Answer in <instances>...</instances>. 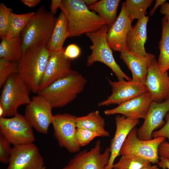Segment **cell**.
Masks as SVG:
<instances>
[{
	"instance_id": "cell-1",
	"label": "cell",
	"mask_w": 169,
	"mask_h": 169,
	"mask_svg": "<svg viewBox=\"0 0 169 169\" xmlns=\"http://www.w3.org/2000/svg\"><path fill=\"white\" fill-rule=\"evenodd\" d=\"M60 9L68 21L69 37L96 31L106 25L103 19L91 11L83 0H63Z\"/></svg>"
},
{
	"instance_id": "cell-2",
	"label": "cell",
	"mask_w": 169,
	"mask_h": 169,
	"mask_svg": "<svg viewBox=\"0 0 169 169\" xmlns=\"http://www.w3.org/2000/svg\"><path fill=\"white\" fill-rule=\"evenodd\" d=\"M87 82L82 74L73 70L69 75L55 81L37 94L47 100L53 108H60L74 100L83 91Z\"/></svg>"
},
{
	"instance_id": "cell-3",
	"label": "cell",
	"mask_w": 169,
	"mask_h": 169,
	"mask_svg": "<svg viewBox=\"0 0 169 169\" xmlns=\"http://www.w3.org/2000/svg\"><path fill=\"white\" fill-rule=\"evenodd\" d=\"M50 53L46 45L33 46L23 53L18 62V74L34 93L38 91Z\"/></svg>"
},
{
	"instance_id": "cell-4",
	"label": "cell",
	"mask_w": 169,
	"mask_h": 169,
	"mask_svg": "<svg viewBox=\"0 0 169 169\" xmlns=\"http://www.w3.org/2000/svg\"><path fill=\"white\" fill-rule=\"evenodd\" d=\"M57 18L44 8H39L31 18L23 31V54L29 48L47 45L52 34Z\"/></svg>"
},
{
	"instance_id": "cell-5",
	"label": "cell",
	"mask_w": 169,
	"mask_h": 169,
	"mask_svg": "<svg viewBox=\"0 0 169 169\" xmlns=\"http://www.w3.org/2000/svg\"><path fill=\"white\" fill-rule=\"evenodd\" d=\"M109 28L106 25L96 31L85 34L92 43L90 46L92 52L87 58V65L90 66L96 62H100L112 70L118 80L131 81V79L123 72L116 62L112 50L107 43L106 34Z\"/></svg>"
},
{
	"instance_id": "cell-6",
	"label": "cell",
	"mask_w": 169,
	"mask_h": 169,
	"mask_svg": "<svg viewBox=\"0 0 169 169\" xmlns=\"http://www.w3.org/2000/svg\"><path fill=\"white\" fill-rule=\"evenodd\" d=\"M0 97V106L3 110L2 117L13 116L18 113V107L30 101V89L20 75L13 74L3 86Z\"/></svg>"
},
{
	"instance_id": "cell-7",
	"label": "cell",
	"mask_w": 169,
	"mask_h": 169,
	"mask_svg": "<svg viewBox=\"0 0 169 169\" xmlns=\"http://www.w3.org/2000/svg\"><path fill=\"white\" fill-rule=\"evenodd\" d=\"M33 128L24 115L18 113L11 118L0 117V134L13 146L33 143Z\"/></svg>"
},
{
	"instance_id": "cell-8",
	"label": "cell",
	"mask_w": 169,
	"mask_h": 169,
	"mask_svg": "<svg viewBox=\"0 0 169 169\" xmlns=\"http://www.w3.org/2000/svg\"><path fill=\"white\" fill-rule=\"evenodd\" d=\"M166 138L163 137L154 138L149 140L139 139L137 129H133L126 139L120 151L123 155H135L146 160L153 164H158L160 156L158 148L161 144Z\"/></svg>"
},
{
	"instance_id": "cell-9",
	"label": "cell",
	"mask_w": 169,
	"mask_h": 169,
	"mask_svg": "<svg viewBox=\"0 0 169 169\" xmlns=\"http://www.w3.org/2000/svg\"><path fill=\"white\" fill-rule=\"evenodd\" d=\"M76 118L69 114H57L54 115L52 124L59 145L70 153L79 151L81 147L76 137Z\"/></svg>"
},
{
	"instance_id": "cell-10",
	"label": "cell",
	"mask_w": 169,
	"mask_h": 169,
	"mask_svg": "<svg viewBox=\"0 0 169 169\" xmlns=\"http://www.w3.org/2000/svg\"><path fill=\"white\" fill-rule=\"evenodd\" d=\"M53 108L47 100L38 95L26 105L24 116L36 131L46 134L53 120Z\"/></svg>"
},
{
	"instance_id": "cell-11",
	"label": "cell",
	"mask_w": 169,
	"mask_h": 169,
	"mask_svg": "<svg viewBox=\"0 0 169 169\" xmlns=\"http://www.w3.org/2000/svg\"><path fill=\"white\" fill-rule=\"evenodd\" d=\"M44 160L38 147L33 143L12 147L6 169H41Z\"/></svg>"
},
{
	"instance_id": "cell-12",
	"label": "cell",
	"mask_w": 169,
	"mask_h": 169,
	"mask_svg": "<svg viewBox=\"0 0 169 169\" xmlns=\"http://www.w3.org/2000/svg\"><path fill=\"white\" fill-rule=\"evenodd\" d=\"M100 141L89 151L84 150L79 153L70 160L61 169H105L110 155L109 148L101 152Z\"/></svg>"
},
{
	"instance_id": "cell-13",
	"label": "cell",
	"mask_w": 169,
	"mask_h": 169,
	"mask_svg": "<svg viewBox=\"0 0 169 169\" xmlns=\"http://www.w3.org/2000/svg\"><path fill=\"white\" fill-rule=\"evenodd\" d=\"M112 89L111 95L98 104L99 107L111 105H119L148 92L142 83L125 80L112 81L108 79Z\"/></svg>"
},
{
	"instance_id": "cell-14",
	"label": "cell",
	"mask_w": 169,
	"mask_h": 169,
	"mask_svg": "<svg viewBox=\"0 0 169 169\" xmlns=\"http://www.w3.org/2000/svg\"><path fill=\"white\" fill-rule=\"evenodd\" d=\"M169 112V97L161 102L152 101L142 125L137 129L138 138L142 140L152 139L153 132L162 127L166 114Z\"/></svg>"
},
{
	"instance_id": "cell-15",
	"label": "cell",
	"mask_w": 169,
	"mask_h": 169,
	"mask_svg": "<svg viewBox=\"0 0 169 169\" xmlns=\"http://www.w3.org/2000/svg\"><path fill=\"white\" fill-rule=\"evenodd\" d=\"M152 101L161 102L169 97V76L163 72L155 58L150 66L144 84Z\"/></svg>"
},
{
	"instance_id": "cell-16",
	"label": "cell",
	"mask_w": 169,
	"mask_h": 169,
	"mask_svg": "<svg viewBox=\"0 0 169 169\" xmlns=\"http://www.w3.org/2000/svg\"><path fill=\"white\" fill-rule=\"evenodd\" d=\"M64 50L50 53L38 91L73 71L71 68V60L65 57Z\"/></svg>"
},
{
	"instance_id": "cell-17",
	"label": "cell",
	"mask_w": 169,
	"mask_h": 169,
	"mask_svg": "<svg viewBox=\"0 0 169 169\" xmlns=\"http://www.w3.org/2000/svg\"><path fill=\"white\" fill-rule=\"evenodd\" d=\"M132 22L123 2L119 16L114 24L109 27L106 34L107 43L112 50L120 52L124 49H128L127 38L132 26Z\"/></svg>"
},
{
	"instance_id": "cell-18",
	"label": "cell",
	"mask_w": 169,
	"mask_h": 169,
	"mask_svg": "<svg viewBox=\"0 0 169 169\" xmlns=\"http://www.w3.org/2000/svg\"><path fill=\"white\" fill-rule=\"evenodd\" d=\"M147 92L142 95L123 103L114 108L106 110V115L120 114L133 119H145L152 101Z\"/></svg>"
},
{
	"instance_id": "cell-19",
	"label": "cell",
	"mask_w": 169,
	"mask_h": 169,
	"mask_svg": "<svg viewBox=\"0 0 169 169\" xmlns=\"http://www.w3.org/2000/svg\"><path fill=\"white\" fill-rule=\"evenodd\" d=\"M139 123V120L118 115L115 118L116 130L109 148L110 155L105 169H113L116 158L120 155L122 147L130 131Z\"/></svg>"
},
{
	"instance_id": "cell-20",
	"label": "cell",
	"mask_w": 169,
	"mask_h": 169,
	"mask_svg": "<svg viewBox=\"0 0 169 169\" xmlns=\"http://www.w3.org/2000/svg\"><path fill=\"white\" fill-rule=\"evenodd\" d=\"M120 56L131 73V81L144 84L149 68L155 55L149 53L147 56L142 57L124 49L120 52Z\"/></svg>"
},
{
	"instance_id": "cell-21",
	"label": "cell",
	"mask_w": 169,
	"mask_h": 169,
	"mask_svg": "<svg viewBox=\"0 0 169 169\" xmlns=\"http://www.w3.org/2000/svg\"><path fill=\"white\" fill-rule=\"evenodd\" d=\"M149 17L145 16L138 20L132 26L127 38L128 50L140 56L146 57L149 53L146 52L145 44L147 39V26Z\"/></svg>"
},
{
	"instance_id": "cell-22",
	"label": "cell",
	"mask_w": 169,
	"mask_h": 169,
	"mask_svg": "<svg viewBox=\"0 0 169 169\" xmlns=\"http://www.w3.org/2000/svg\"><path fill=\"white\" fill-rule=\"evenodd\" d=\"M68 37L69 36L67 18L65 14L61 11L57 18L52 34L46 45L49 52L63 50V44Z\"/></svg>"
},
{
	"instance_id": "cell-23",
	"label": "cell",
	"mask_w": 169,
	"mask_h": 169,
	"mask_svg": "<svg viewBox=\"0 0 169 169\" xmlns=\"http://www.w3.org/2000/svg\"><path fill=\"white\" fill-rule=\"evenodd\" d=\"M76 123L77 128L95 131L100 136H110L109 132L105 129V120L98 110L91 112L85 116L77 117Z\"/></svg>"
},
{
	"instance_id": "cell-24",
	"label": "cell",
	"mask_w": 169,
	"mask_h": 169,
	"mask_svg": "<svg viewBox=\"0 0 169 169\" xmlns=\"http://www.w3.org/2000/svg\"><path fill=\"white\" fill-rule=\"evenodd\" d=\"M120 2V0H101L88 7L90 10L97 12L110 27L117 18V10Z\"/></svg>"
},
{
	"instance_id": "cell-25",
	"label": "cell",
	"mask_w": 169,
	"mask_h": 169,
	"mask_svg": "<svg viewBox=\"0 0 169 169\" xmlns=\"http://www.w3.org/2000/svg\"><path fill=\"white\" fill-rule=\"evenodd\" d=\"M22 54V40L19 35L2 39L0 44V59L18 62Z\"/></svg>"
},
{
	"instance_id": "cell-26",
	"label": "cell",
	"mask_w": 169,
	"mask_h": 169,
	"mask_svg": "<svg viewBox=\"0 0 169 169\" xmlns=\"http://www.w3.org/2000/svg\"><path fill=\"white\" fill-rule=\"evenodd\" d=\"M159 48L157 63L163 72H167L169 69V23L165 16L162 19V33Z\"/></svg>"
},
{
	"instance_id": "cell-27",
	"label": "cell",
	"mask_w": 169,
	"mask_h": 169,
	"mask_svg": "<svg viewBox=\"0 0 169 169\" xmlns=\"http://www.w3.org/2000/svg\"><path fill=\"white\" fill-rule=\"evenodd\" d=\"M152 0H126L124 2L125 9L132 22L140 20L145 16L146 11Z\"/></svg>"
},
{
	"instance_id": "cell-28",
	"label": "cell",
	"mask_w": 169,
	"mask_h": 169,
	"mask_svg": "<svg viewBox=\"0 0 169 169\" xmlns=\"http://www.w3.org/2000/svg\"><path fill=\"white\" fill-rule=\"evenodd\" d=\"M34 13L32 12L21 14L13 13L9 30L5 38L8 39L19 36L20 32L23 30Z\"/></svg>"
},
{
	"instance_id": "cell-29",
	"label": "cell",
	"mask_w": 169,
	"mask_h": 169,
	"mask_svg": "<svg viewBox=\"0 0 169 169\" xmlns=\"http://www.w3.org/2000/svg\"><path fill=\"white\" fill-rule=\"evenodd\" d=\"M151 163L149 161L135 155L122 156L117 163L114 164L113 168L117 169H141Z\"/></svg>"
},
{
	"instance_id": "cell-30",
	"label": "cell",
	"mask_w": 169,
	"mask_h": 169,
	"mask_svg": "<svg viewBox=\"0 0 169 169\" xmlns=\"http://www.w3.org/2000/svg\"><path fill=\"white\" fill-rule=\"evenodd\" d=\"M18 73V62L0 59V88L12 74Z\"/></svg>"
},
{
	"instance_id": "cell-31",
	"label": "cell",
	"mask_w": 169,
	"mask_h": 169,
	"mask_svg": "<svg viewBox=\"0 0 169 169\" xmlns=\"http://www.w3.org/2000/svg\"><path fill=\"white\" fill-rule=\"evenodd\" d=\"M13 13L12 9L3 3L0 4V37L2 39L5 38L7 35Z\"/></svg>"
},
{
	"instance_id": "cell-32",
	"label": "cell",
	"mask_w": 169,
	"mask_h": 169,
	"mask_svg": "<svg viewBox=\"0 0 169 169\" xmlns=\"http://www.w3.org/2000/svg\"><path fill=\"white\" fill-rule=\"evenodd\" d=\"M99 136L100 135L95 131L83 128L76 129V139L80 147L87 145L95 138Z\"/></svg>"
},
{
	"instance_id": "cell-33",
	"label": "cell",
	"mask_w": 169,
	"mask_h": 169,
	"mask_svg": "<svg viewBox=\"0 0 169 169\" xmlns=\"http://www.w3.org/2000/svg\"><path fill=\"white\" fill-rule=\"evenodd\" d=\"M11 144L0 134V161L1 163H8L12 148Z\"/></svg>"
},
{
	"instance_id": "cell-34",
	"label": "cell",
	"mask_w": 169,
	"mask_h": 169,
	"mask_svg": "<svg viewBox=\"0 0 169 169\" xmlns=\"http://www.w3.org/2000/svg\"><path fill=\"white\" fill-rule=\"evenodd\" d=\"M165 119L166 123L160 129L153 132L152 137L154 138L163 137L167 138L169 142V112L166 115Z\"/></svg>"
},
{
	"instance_id": "cell-35",
	"label": "cell",
	"mask_w": 169,
	"mask_h": 169,
	"mask_svg": "<svg viewBox=\"0 0 169 169\" xmlns=\"http://www.w3.org/2000/svg\"><path fill=\"white\" fill-rule=\"evenodd\" d=\"M81 53V49L79 47L75 44L69 45L66 49L64 50V54L67 59L71 60L78 57Z\"/></svg>"
},
{
	"instance_id": "cell-36",
	"label": "cell",
	"mask_w": 169,
	"mask_h": 169,
	"mask_svg": "<svg viewBox=\"0 0 169 169\" xmlns=\"http://www.w3.org/2000/svg\"><path fill=\"white\" fill-rule=\"evenodd\" d=\"M158 154L160 157L169 159V142L164 141L160 145Z\"/></svg>"
},
{
	"instance_id": "cell-37",
	"label": "cell",
	"mask_w": 169,
	"mask_h": 169,
	"mask_svg": "<svg viewBox=\"0 0 169 169\" xmlns=\"http://www.w3.org/2000/svg\"><path fill=\"white\" fill-rule=\"evenodd\" d=\"M62 6V0H52L50 6L51 13L54 15L57 11L58 9H60Z\"/></svg>"
},
{
	"instance_id": "cell-38",
	"label": "cell",
	"mask_w": 169,
	"mask_h": 169,
	"mask_svg": "<svg viewBox=\"0 0 169 169\" xmlns=\"http://www.w3.org/2000/svg\"><path fill=\"white\" fill-rule=\"evenodd\" d=\"M160 12L165 15L168 22L169 23V3L165 2L161 6Z\"/></svg>"
},
{
	"instance_id": "cell-39",
	"label": "cell",
	"mask_w": 169,
	"mask_h": 169,
	"mask_svg": "<svg viewBox=\"0 0 169 169\" xmlns=\"http://www.w3.org/2000/svg\"><path fill=\"white\" fill-rule=\"evenodd\" d=\"M158 164L159 167L162 169H169V159L160 156L159 161Z\"/></svg>"
},
{
	"instance_id": "cell-40",
	"label": "cell",
	"mask_w": 169,
	"mask_h": 169,
	"mask_svg": "<svg viewBox=\"0 0 169 169\" xmlns=\"http://www.w3.org/2000/svg\"><path fill=\"white\" fill-rule=\"evenodd\" d=\"M40 0H22L21 1L26 6L32 8L38 4L40 2Z\"/></svg>"
},
{
	"instance_id": "cell-41",
	"label": "cell",
	"mask_w": 169,
	"mask_h": 169,
	"mask_svg": "<svg viewBox=\"0 0 169 169\" xmlns=\"http://www.w3.org/2000/svg\"><path fill=\"white\" fill-rule=\"evenodd\" d=\"M166 0H156V3L155 5L152 9L149 12V14L151 16H152L154 14L155 11L158 8L159 6H161L165 2Z\"/></svg>"
},
{
	"instance_id": "cell-42",
	"label": "cell",
	"mask_w": 169,
	"mask_h": 169,
	"mask_svg": "<svg viewBox=\"0 0 169 169\" xmlns=\"http://www.w3.org/2000/svg\"><path fill=\"white\" fill-rule=\"evenodd\" d=\"M141 169H160L159 166L157 165H151L149 164Z\"/></svg>"
},
{
	"instance_id": "cell-43",
	"label": "cell",
	"mask_w": 169,
	"mask_h": 169,
	"mask_svg": "<svg viewBox=\"0 0 169 169\" xmlns=\"http://www.w3.org/2000/svg\"><path fill=\"white\" fill-rule=\"evenodd\" d=\"M85 4L88 6L91 5L97 2V0H83Z\"/></svg>"
},
{
	"instance_id": "cell-44",
	"label": "cell",
	"mask_w": 169,
	"mask_h": 169,
	"mask_svg": "<svg viewBox=\"0 0 169 169\" xmlns=\"http://www.w3.org/2000/svg\"><path fill=\"white\" fill-rule=\"evenodd\" d=\"M41 169H46V167H45V166H44Z\"/></svg>"
},
{
	"instance_id": "cell-45",
	"label": "cell",
	"mask_w": 169,
	"mask_h": 169,
	"mask_svg": "<svg viewBox=\"0 0 169 169\" xmlns=\"http://www.w3.org/2000/svg\"><path fill=\"white\" fill-rule=\"evenodd\" d=\"M113 169H117L114 168H113Z\"/></svg>"
},
{
	"instance_id": "cell-46",
	"label": "cell",
	"mask_w": 169,
	"mask_h": 169,
	"mask_svg": "<svg viewBox=\"0 0 169 169\" xmlns=\"http://www.w3.org/2000/svg\"><path fill=\"white\" fill-rule=\"evenodd\" d=\"M166 169V168H165V169Z\"/></svg>"
}]
</instances>
